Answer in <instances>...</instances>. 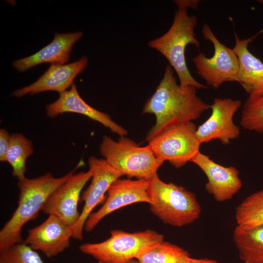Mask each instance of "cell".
<instances>
[{
    "mask_svg": "<svg viewBox=\"0 0 263 263\" xmlns=\"http://www.w3.org/2000/svg\"><path fill=\"white\" fill-rule=\"evenodd\" d=\"M126 263H139L136 259H132Z\"/></svg>",
    "mask_w": 263,
    "mask_h": 263,
    "instance_id": "obj_28",
    "label": "cell"
},
{
    "mask_svg": "<svg viewBox=\"0 0 263 263\" xmlns=\"http://www.w3.org/2000/svg\"><path fill=\"white\" fill-rule=\"evenodd\" d=\"M80 161L74 169L58 178L47 173L40 177L18 180L19 190L18 205L10 219L0 231V252L22 243L23 226L36 218L52 193L82 165Z\"/></svg>",
    "mask_w": 263,
    "mask_h": 263,
    "instance_id": "obj_2",
    "label": "cell"
},
{
    "mask_svg": "<svg viewBox=\"0 0 263 263\" xmlns=\"http://www.w3.org/2000/svg\"><path fill=\"white\" fill-rule=\"evenodd\" d=\"M148 180L150 210L164 223L180 227L199 218L201 207L193 193L172 183L164 182L157 173Z\"/></svg>",
    "mask_w": 263,
    "mask_h": 263,
    "instance_id": "obj_4",
    "label": "cell"
},
{
    "mask_svg": "<svg viewBox=\"0 0 263 263\" xmlns=\"http://www.w3.org/2000/svg\"><path fill=\"white\" fill-rule=\"evenodd\" d=\"M205 174L206 191L218 202L231 199L242 186L239 170L233 166L221 165L200 151L191 160Z\"/></svg>",
    "mask_w": 263,
    "mask_h": 263,
    "instance_id": "obj_13",
    "label": "cell"
},
{
    "mask_svg": "<svg viewBox=\"0 0 263 263\" xmlns=\"http://www.w3.org/2000/svg\"><path fill=\"white\" fill-rule=\"evenodd\" d=\"M65 113H77L87 116L120 136H124L128 133L125 129L113 121L109 114L97 110L87 103L79 94L75 82L69 90L60 94L56 101L46 106V114L50 117Z\"/></svg>",
    "mask_w": 263,
    "mask_h": 263,
    "instance_id": "obj_16",
    "label": "cell"
},
{
    "mask_svg": "<svg viewBox=\"0 0 263 263\" xmlns=\"http://www.w3.org/2000/svg\"><path fill=\"white\" fill-rule=\"evenodd\" d=\"M240 124L246 130L263 133V94L248 96L243 106Z\"/></svg>",
    "mask_w": 263,
    "mask_h": 263,
    "instance_id": "obj_23",
    "label": "cell"
},
{
    "mask_svg": "<svg viewBox=\"0 0 263 263\" xmlns=\"http://www.w3.org/2000/svg\"><path fill=\"white\" fill-rule=\"evenodd\" d=\"M34 152L32 142L23 134H12L6 155V162L12 168V174L18 180L24 177L26 161Z\"/></svg>",
    "mask_w": 263,
    "mask_h": 263,
    "instance_id": "obj_20",
    "label": "cell"
},
{
    "mask_svg": "<svg viewBox=\"0 0 263 263\" xmlns=\"http://www.w3.org/2000/svg\"><path fill=\"white\" fill-rule=\"evenodd\" d=\"M263 32V29L254 36L241 39L235 32V45L233 48L239 62L237 77L244 91L253 95L263 94V62L254 56L248 50L249 43Z\"/></svg>",
    "mask_w": 263,
    "mask_h": 263,
    "instance_id": "obj_18",
    "label": "cell"
},
{
    "mask_svg": "<svg viewBox=\"0 0 263 263\" xmlns=\"http://www.w3.org/2000/svg\"><path fill=\"white\" fill-rule=\"evenodd\" d=\"M190 258L182 248L163 241L135 259L139 263H188Z\"/></svg>",
    "mask_w": 263,
    "mask_h": 263,
    "instance_id": "obj_21",
    "label": "cell"
},
{
    "mask_svg": "<svg viewBox=\"0 0 263 263\" xmlns=\"http://www.w3.org/2000/svg\"><path fill=\"white\" fill-rule=\"evenodd\" d=\"M242 104L239 99L215 98L211 105L209 117L196 131V137L201 144L212 140H219L224 145L238 138L241 132L233 122L235 113Z\"/></svg>",
    "mask_w": 263,
    "mask_h": 263,
    "instance_id": "obj_9",
    "label": "cell"
},
{
    "mask_svg": "<svg viewBox=\"0 0 263 263\" xmlns=\"http://www.w3.org/2000/svg\"><path fill=\"white\" fill-rule=\"evenodd\" d=\"M188 263H219L218 262L208 259H194L190 258Z\"/></svg>",
    "mask_w": 263,
    "mask_h": 263,
    "instance_id": "obj_27",
    "label": "cell"
},
{
    "mask_svg": "<svg viewBox=\"0 0 263 263\" xmlns=\"http://www.w3.org/2000/svg\"><path fill=\"white\" fill-rule=\"evenodd\" d=\"M149 185V180L145 179L116 180L109 188L103 206L87 219L84 229L92 231L105 217L124 207L136 203L150 204Z\"/></svg>",
    "mask_w": 263,
    "mask_h": 263,
    "instance_id": "obj_11",
    "label": "cell"
},
{
    "mask_svg": "<svg viewBox=\"0 0 263 263\" xmlns=\"http://www.w3.org/2000/svg\"><path fill=\"white\" fill-rule=\"evenodd\" d=\"M88 63V58L82 56L78 60L68 64H52L38 80L15 91L11 95L20 97L28 94L34 95L50 91L63 93L72 86L75 78L85 69Z\"/></svg>",
    "mask_w": 263,
    "mask_h": 263,
    "instance_id": "obj_15",
    "label": "cell"
},
{
    "mask_svg": "<svg viewBox=\"0 0 263 263\" xmlns=\"http://www.w3.org/2000/svg\"><path fill=\"white\" fill-rule=\"evenodd\" d=\"M198 22L195 16H189L187 9L178 7L169 29L162 36L149 41L148 45L157 50L168 60L174 70L179 84L183 86H192L197 89H207L191 75L187 65L185 50L191 44L199 49L200 43L196 38L194 29Z\"/></svg>",
    "mask_w": 263,
    "mask_h": 263,
    "instance_id": "obj_3",
    "label": "cell"
},
{
    "mask_svg": "<svg viewBox=\"0 0 263 263\" xmlns=\"http://www.w3.org/2000/svg\"><path fill=\"white\" fill-rule=\"evenodd\" d=\"M88 162L89 169L93 172L92 182L82 195L81 202L84 204L78 220L71 228L73 238L79 240L83 239L85 224L92 210L103 200L112 184L122 176L104 159L91 156Z\"/></svg>",
    "mask_w": 263,
    "mask_h": 263,
    "instance_id": "obj_10",
    "label": "cell"
},
{
    "mask_svg": "<svg viewBox=\"0 0 263 263\" xmlns=\"http://www.w3.org/2000/svg\"><path fill=\"white\" fill-rule=\"evenodd\" d=\"M0 263H43L36 252L24 242L0 252Z\"/></svg>",
    "mask_w": 263,
    "mask_h": 263,
    "instance_id": "obj_24",
    "label": "cell"
},
{
    "mask_svg": "<svg viewBox=\"0 0 263 263\" xmlns=\"http://www.w3.org/2000/svg\"><path fill=\"white\" fill-rule=\"evenodd\" d=\"M197 89L178 84L173 68L169 64L166 66L162 79L142 110L143 113L153 114L156 117L155 124L147 134V141L167 127L196 120L210 109L211 105L197 95Z\"/></svg>",
    "mask_w": 263,
    "mask_h": 263,
    "instance_id": "obj_1",
    "label": "cell"
},
{
    "mask_svg": "<svg viewBox=\"0 0 263 263\" xmlns=\"http://www.w3.org/2000/svg\"><path fill=\"white\" fill-rule=\"evenodd\" d=\"M244 263H247V262H244Z\"/></svg>",
    "mask_w": 263,
    "mask_h": 263,
    "instance_id": "obj_30",
    "label": "cell"
},
{
    "mask_svg": "<svg viewBox=\"0 0 263 263\" xmlns=\"http://www.w3.org/2000/svg\"><path fill=\"white\" fill-rule=\"evenodd\" d=\"M71 238V228L56 216L50 214L41 224L28 230L24 243L33 249L52 258L69 246Z\"/></svg>",
    "mask_w": 263,
    "mask_h": 263,
    "instance_id": "obj_14",
    "label": "cell"
},
{
    "mask_svg": "<svg viewBox=\"0 0 263 263\" xmlns=\"http://www.w3.org/2000/svg\"><path fill=\"white\" fill-rule=\"evenodd\" d=\"M199 1L200 0H174V2L176 4L178 7H182L186 9H187V8H191L194 9L197 8Z\"/></svg>",
    "mask_w": 263,
    "mask_h": 263,
    "instance_id": "obj_26",
    "label": "cell"
},
{
    "mask_svg": "<svg viewBox=\"0 0 263 263\" xmlns=\"http://www.w3.org/2000/svg\"><path fill=\"white\" fill-rule=\"evenodd\" d=\"M202 34L212 43L214 51L210 57L200 52L192 58L198 74L214 90L225 82H237L239 62L233 49L222 43L207 23L202 27Z\"/></svg>",
    "mask_w": 263,
    "mask_h": 263,
    "instance_id": "obj_8",
    "label": "cell"
},
{
    "mask_svg": "<svg viewBox=\"0 0 263 263\" xmlns=\"http://www.w3.org/2000/svg\"><path fill=\"white\" fill-rule=\"evenodd\" d=\"M196 130L192 121L172 124L149 140L148 145L158 159L180 168L200 152Z\"/></svg>",
    "mask_w": 263,
    "mask_h": 263,
    "instance_id": "obj_7",
    "label": "cell"
},
{
    "mask_svg": "<svg viewBox=\"0 0 263 263\" xmlns=\"http://www.w3.org/2000/svg\"><path fill=\"white\" fill-rule=\"evenodd\" d=\"M163 241V235L152 230L129 233L114 229L106 240L85 243L79 249L99 263H126Z\"/></svg>",
    "mask_w": 263,
    "mask_h": 263,
    "instance_id": "obj_6",
    "label": "cell"
},
{
    "mask_svg": "<svg viewBox=\"0 0 263 263\" xmlns=\"http://www.w3.org/2000/svg\"><path fill=\"white\" fill-rule=\"evenodd\" d=\"M83 36L81 32L56 33L52 42L36 53L13 62V67L19 72L43 63L64 64L68 62L74 44Z\"/></svg>",
    "mask_w": 263,
    "mask_h": 263,
    "instance_id": "obj_17",
    "label": "cell"
},
{
    "mask_svg": "<svg viewBox=\"0 0 263 263\" xmlns=\"http://www.w3.org/2000/svg\"><path fill=\"white\" fill-rule=\"evenodd\" d=\"M11 135L4 129L0 130V161L6 162V155L10 146Z\"/></svg>",
    "mask_w": 263,
    "mask_h": 263,
    "instance_id": "obj_25",
    "label": "cell"
},
{
    "mask_svg": "<svg viewBox=\"0 0 263 263\" xmlns=\"http://www.w3.org/2000/svg\"><path fill=\"white\" fill-rule=\"evenodd\" d=\"M233 239L241 260L247 263H263V225L249 228L237 225Z\"/></svg>",
    "mask_w": 263,
    "mask_h": 263,
    "instance_id": "obj_19",
    "label": "cell"
},
{
    "mask_svg": "<svg viewBox=\"0 0 263 263\" xmlns=\"http://www.w3.org/2000/svg\"><path fill=\"white\" fill-rule=\"evenodd\" d=\"M235 219L237 225L244 227L263 225V188L249 195L237 206Z\"/></svg>",
    "mask_w": 263,
    "mask_h": 263,
    "instance_id": "obj_22",
    "label": "cell"
},
{
    "mask_svg": "<svg viewBox=\"0 0 263 263\" xmlns=\"http://www.w3.org/2000/svg\"><path fill=\"white\" fill-rule=\"evenodd\" d=\"M99 151L112 168L129 178L149 179L157 173L164 163L156 157L149 145L139 146L124 136L117 141L104 136Z\"/></svg>",
    "mask_w": 263,
    "mask_h": 263,
    "instance_id": "obj_5",
    "label": "cell"
},
{
    "mask_svg": "<svg viewBox=\"0 0 263 263\" xmlns=\"http://www.w3.org/2000/svg\"><path fill=\"white\" fill-rule=\"evenodd\" d=\"M92 175L90 169L86 172L72 174L52 193L42 211L45 214L56 216L70 228L73 227L80 216L78 204L80 193Z\"/></svg>",
    "mask_w": 263,
    "mask_h": 263,
    "instance_id": "obj_12",
    "label": "cell"
},
{
    "mask_svg": "<svg viewBox=\"0 0 263 263\" xmlns=\"http://www.w3.org/2000/svg\"><path fill=\"white\" fill-rule=\"evenodd\" d=\"M257 1H258L259 2H260L261 3H263V0H258Z\"/></svg>",
    "mask_w": 263,
    "mask_h": 263,
    "instance_id": "obj_29",
    "label": "cell"
}]
</instances>
